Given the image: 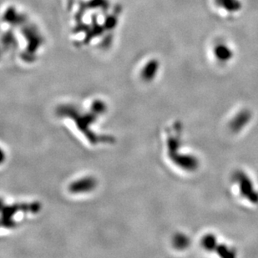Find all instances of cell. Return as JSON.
Segmentation results:
<instances>
[{
	"mask_svg": "<svg viewBox=\"0 0 258 258\" xmlns=\"http://www.w3.org/2000/svg\"><path fill=\"white\" fill-rule=\"evenodd\" d=\"M158 63L155 59L149 61L146 63V66L144 68L142 72V77L146 81H151L153 79L154 76H156L157 68H158Z\"/></svg>",
	"mask_w": 258,
	"mask_h": 258,
	"instance_id": "4",
	"label": "cell"
},
{
	"mask_svg": "<svg viewBox=\"0 0 258 258\" xmlns=\"http://www.w3.org/2000/svg\"><path fill=\"white\" fill-rule=\"evenodd\" d=\"M95 186V180L93 179H85L74 183L71 186L73 192H83L85 190H90Z\"/></svg>",
	"mask_w": 258,
	"mask_h": 258,
	"instance_id": "3",
	"label": "cell"
},
{
	"mask_svg": "<svg viewBox=\"0 0 258 258\" xmlns=\"http://www.w3.org/2000/svg\"><path fill=\"white\" fill-rule=\"evenodd\" d=\"M121 18V7L115 0H76L68 12L69 39L81 49L108 46Z\"/></svg>",
	"mask_w": 258,
	"mask_h": 258,
	"instance_id": "1",
	"label": "cell"
},
{
	"mask_svg": "<svg viewBox=\"0 0 258 258\" xmlns=\"http://www.w3.org/2000/svg\"><path fill=\"white\" fill-rule=\"evenodd\" d=\"M2 51L16 53L19 59L32 63L47 47L45 32L20 5L7 4L2 10Z\"/></svg>",
	"mask_w": 258,
	"mask_h": 258,
	"instance_id": "2",
	"label": "cell"
}]
</instances>
